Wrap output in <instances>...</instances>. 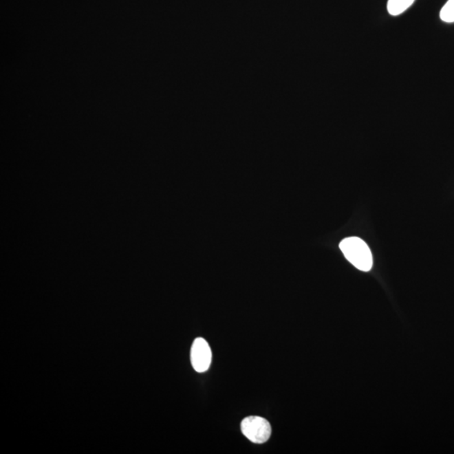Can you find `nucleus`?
Wrapping results in <instances>:
<instances>
[{
  "mask_svg": "<svg viewBox=\"0 0 454 454\" xmlns=\"http://www.w3.org/2000/svg\"><path fill=\"white\" fill-rule=\"evenodd\" d=\"M244 436L255 444H264L272 433L270 423L261 416L252 415L246 418L241 424Z\"/></svg>",
  "mask_w": 454,
  "mask_h": 454,
  "instance_id": "2",
  "label": "nucleus"
},
{
  "mask_svg": "<svg viewBox=\"0 0 454 454\" xmlns=\"http://www.w3.org/2000/svg\"><path fill=\"white\" fill-rule=\"evenodd\" d=\"M191 359L193 368L196 372L204 373L210 368L212 353L206 340L198 338L194 340L191 347Z\"/></svg>",
  "mask_w": 454,
  "mask_h": 454,
  "instance_id": "3",
  "label": "nucleus"
},
{
  "mask_svg": "<svg viewBox=\"0 0 454 454\" xmlns=\"http://www.w3.org/2000/svg\"><path fill=\"white\" fill-rule=\"evenodd\" d=\"M415 0H389L388 12L393 17L402 14L409 7L412 6Z\"/></svg>",
  "mask_w": 454,
  "mask_h": 454,
  "instance_id": "4",
  "label": "nucleus"
},
{
  "mask_svg": "<svg viewBox=\"0 0 454 454\" xmlns=\"http://www.w3.org/2000/svg\"><path fill=\"white\" fill-rule=\"evenodd\" d=\"M442 21L448 23L454 22V0H448L442 7L440 12Z\"/></svg>",
  "mask_w": 454,
  "mask_h": 454,
  "instance_id": "5",
  "label": "nucleus"
},
{
  "mask_svg": "<svg viewBox=\"0 0 454 454\" xmlns=\"http://www.w3.org/2000/svg\"><path fill=\"white\" fill-rule=\"evenodd\" d=\"M339 248L347 261L358 270L368 272L373 266V256L369 246L358 237H347L340 242Z\"/></svg>",
  "mask_w": 454,
  "mask_h": 454,
  "instance_id": "1",
  "label": "nucleus"
}]
</instances>
